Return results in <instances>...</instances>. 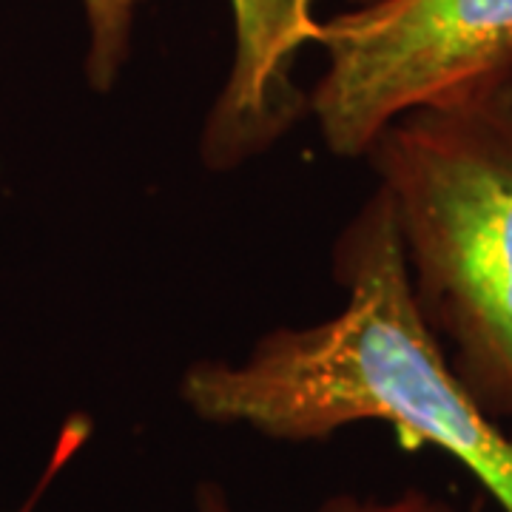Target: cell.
Returning a JSON list of instances; mask_svg holds the SVG:
<instances>
[{
	"instance_id": "6da1fadb",
	"label": "cell",
	"mask_w": 512,
	"mask_h": 512,
	"mask_svg": "<svg viewBox=\"0 0 512 512\" xmlns=\"http://www.w3.org/2000/svg\"><path fill=\"white\" fill-rule=\"evenodd\" d=\"M333 279L345 291L342 311L259 336L239 365L194 362L180 382L185 407L208 424L291 444L379 421L410 453L456 458L512 512V436L470 396L419 313L382 188L333 242Z\"/></svg>"
},
{
	"instance_id": "7a4b0ae2",
	"label": "cell",
	"mask_w": 512,
	"mask_h": 512,
	"mask_svg": "<svg viewBox=\"0 0 512 512\" xmlns=\"http://www.w3.org/2000/svg\"><path fill=\"white\" fill-rule=\"evenodd\" d=\"M365 160L424 322L481 410L512 421V86L407 111Z\"/></svg>"
},
{
	"instance_id": "3957f363",
	"label": "cell",
	"mask_w": 512,
	"mask_h": 512,
	"mask_svg": "<svg viewBox=\"0 0 512 512\" xmlns=\"http://www.w3.org/2000/svg\"><path fill=\"white\" fill-rule=\"evenodd\" d=\"M308 111L330 154L365 157L402 114L512 86V0H370L316 26Z\"/></svg>"
},
{
	"instance_id": "277c9868",
	"label": "cell",
	"mask_w": 512,
	"mask_h": 512,
	"mask_svg": "<svg viewBox=\"0 0 512 512\" xmlns=\"http://www.w3.org/2000/svg\"><path fill=\"white\" fill-rule=\"evenodd\" d=\"M80 3L89 29L86 80L94 92H111L131 60L137 12L146 0ZM313 3L231 0L234 63L202 134V157L211 168L225 171L271 148L308 111V100L293 83V60L316 37Z\"/></svg>"
},
{
	"instance_id": "5b68a950",
	"label": "cell",
	"mask_w": 512,
	"mask_h": 512,
	"mask_svg": "<svg viewBox=\"0 0 512 512\" xmlns=\"http://www.w3.org/2000/svg\"><path fill=\"white\" fill-rule=\"evenodd\" d=\"M194 512H237L220 484L205 481L197 487ZM319 512H461L456 504L444 501L427 490H404L393 498H356V495H333Z\"/></svg>"
},
{
	"instance_id": "8992f818",
	"label": "cell",
	"mask_w": 512,
	"mask_h": 512,
	"mask_svg": "<svg viewBox=\"0 0 512 512\" xmlns=\"http://www.w3.org/2000/svg\"><path fill=\"white\" fill-rule=\"evenodd\" d=\"M89 436H92V421L86 419V416H72V419H66V424H63V427H60V433H57L55 447H52V453H49V461H46L43 473H40V478H37L35 490L29 493V498L23 501V507H20L18 512L37 510L40 498H43L46 490L55 484L57 476L66 470V464H69V461L83 450V444L89 441Z\"/></svg>"
},
{
	"instance_id": "52a82bcc",
	"label": "cell",
	"mask_w": 512,
	"mask_h": 512,
	"mask_svg": "<svg viewBox=\"0 0 512 512\" xmlns=\"http://www.w3.org/2000/svg\"><path fill=\"white\" fill-rule=\"evenodd\" d=\"M470 512H484V498H476V501H473V510Z\"/></svg>"
},
{
	"instance_id": "ba28073f",
	"label": "cell",
	"mask_w": 512,
	"mask_h": 512,
	"mask_svg": "<svg viewBox=\"0 0 512 512\" xmlns=\"http://www.w3.org/2000/svg\"><path fill=\"white\" fill-rule=\"evenodd\" d=\"M342 3H348V6H362V3H370V0H342Z\"/></svg>"
}]
</instances>
